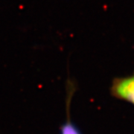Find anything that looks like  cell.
Listing matches in <instances>:
<instances>
[{
    "instance_id": "6da1fadb",
    "label": "cell",
    "mask_w": 134,
    "mask_h": 134,
    "mask_svg": "<svg viewBox=\"0 0 134 134\" xmlns=\"http://www.w3.org/2000/svg\"><path fill=\"white\" fill-rule=\"evenodd\" d=\"M110 92L113 97L129 102L134 106V72L128 76L114 78L110 87Z\"/></svg>"
},
{
    "instance_id": "7a4b0ae2",
    "label": "cell",
    "mask_w": 134,
    "mask_h": 134,
    "mask_svg": "<svg viewBox=\"0 0 134 134\" xmlns=\"http://www.w3.org/2000/svg\"><path fill=\"white\" fill-rule=\"evenodd\" d=\"M60 134H81V133L73 123L67 121L60 127Z\"/></svg>"
}]
</instances>
